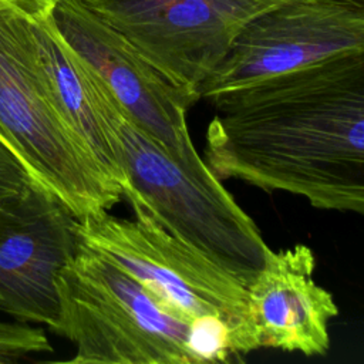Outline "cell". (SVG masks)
<instances>
[{
	"instance_id": "7a4b0ae2",
	"label": "cell",
	"mask_w": 364,
	"mask_h": 364,
	"mask_svg": "<svg viewBox=\"0 0 364 364\" xmlns=\"http://www.w3.org/2000/svg\"><path fill=\"white\" fill-rule=\"evenodd\" d=\"M55 334L71 364H200L235 357L220 324H192L125 270L78 243L57 276ZM236 358V357H235Z\"/></svg>"
},
{
	"instance_id": "52a82bcc",
	"label": "cell",
	"mask_w": 364,
	"mask_h": 364,
	"mask_svg": "<svg viewBox=\"0 0 364 364\" xmlns=\"http://www.w3.org/2000/svg\"><path fill=\"white\" fill-rule=\"evenodd\" d=\"M355 51H364V0H283L245 26L199 95L212 100Z\"/></svg>"
},
{
	"instance_id": "277c9868",
	"label": "cell",
	"mask_w": 364,
	"mask_h": 364,
	"mask_svg": "<svg viewBox=\"0 0 364 364\" xmlns=\"http://www.w3.org/2000/svg\"><path fill=\"white\" fill-rule=\"evenodd\" d=\"M0 142L75 218L122 198L60 108L41 65L31 18L0 0Z\"/></svg>"
},
{
	"instance_id": "9c48e42d",
	"label": "cell",
	"mask_w": 364,
	"mask_h": 364,
	"mask_svg": "<svg viewBox=\"0 0 364 364\" xmlns=\"http://www.w3.org/2000/svg\"><path fill=\"white\" fill-rule=\"evenodd\" d=\"M77 218L34 185L0 203V311L16 321L60 320L57 276L78 247Z\"/></svg>"
},
{
	"instance_id": "7c38bea8",
	"label": "cell",
	"mask_w": 364,
	"mask_h": 364,
	"mask_svg": "<svg viewBox=\"0 0 364 364\" xmlns=\"http://www.w3.org/2000/svg\"><path fill=\"white\" fill-rule=\"evenodd\" d=\"M43 328L21 321H0V364L17 363L36 353H51Z\"/></svg>"
},
{
	"instance_id": "30bf717a",
	"label": "cell",
	"mask_w": 364,
	"mask_h": 364,
	"mask_svg": "<svg viewBox=\"0 0 364 364\" xmlns=\"http://www.w3.org/2000/svg\"><path fill=\"white\" fill-rule=\"evenodd\" d=\"M316 256L306 245L266 253L247 284V320L256 348L306 357L326 355L330 323L338 314L333 294L313 277Z\"/></svg>"
},
{
	"instance_id": "6da1fadb",
	"label": "cell",
	"mask_w": 364,
	"mask_h": 364,
	"mask_svg": "<svg viewBox=\"0 0 364 364\" xmlns=\"http://www.w3.org/2000/svg\"><path fill=\"white\" fill-rule=\"evenodd\" d=\"M206 165L218 179L364 212V51L209 100Z\"/></svg>"
},
{
	"instance_id": "8fae6325",
	"label": "cell",
	"mask_w": 364,
	"mask_h": 364,
	"mask_svg": "<svg viewBox=\"0 0 364 364\" xmlns=\"http://www.w3.org/2000/svg\"><path fill=\"white\" fill-rule=\"evenodd\" d=\"M31 28L41 65L60 108L107 176L122 188L124 173L108 124L95 98L91 70L63 40L50 17L31 18Z\"/></svg>"
},
{
	"instance_id": "ba28073f",
	"label": "cell",
	"mask_w": 364,
	"mask_h": 364,
	"mask_svg": "<svg viewBox=\"0 0 364 364\" xmlns=\"http://www.w3.org/2000/svg\"><path fill=\"white\" fill-rule=\"evenodd\" d=\"M63 40L100 77L127 114L176 161L206 166L186 115L200 97L171 82L81 0H60L48 16Z\"/></svg>"
},
{
	"instance_id": "5bb4252c",
	"label": "cell",
	"mask_w": 364,
	"mask_h": 364,
	"mask_svg": "<svg viewBox=\"0 0 364 364\" xmlns=\"http://www.w3.org/2000/svg\"><path fill=\"white\" fill-rule=\"evenodd\" d=\"M33 20L47 18L60 0H6Z\"/></svg>"
},
{
	"instance_id": "8992f818",
	"label": "cell",
	"mask_w": 364,
	"mask_h": 364,
	"mask_svg": "<svg viewBox=\"0 0 364 364\" xmlns=\"http://www.w3.org/2000/svg\"><path fill=\"white\" fill-rule=\"evenodd\" d=\"M81 1L171 82L199 94L245 26L283 0Z\"/></svg>"
},
{
	"instance_id": "3957f363",
	"label": "cell",
	"mask_w": 364,
	"mask_h": 364,
	"mask_svg": "<svg viewBox=\"0 0 364 364\" xmlns=\"http://www.w3.org/2000/svg\"><path fill=\"white\" fill-rule=\"evenodd\" d=\"M91 74L124 173L122 198L247 287L269 250L253 219L208 165L191 168L172 158Z\"/></svg>"
},
{
	"instance_id": "4fadbf2b",
	"label": "cell",
	"mask_w": 364,
	"mask_h": 364,
	"mask_svg": "<svg viewBox=\"0 0 364 364\" xmlns=\"http://www.w3.org/2000/svg\"><path fill=\"white\" fill-rule=\"evenodd\" d=\"M34 185L23 164L0 142V203L23 195Z\"/></svg>"
},
{
	"instance_id": "5b68a950",
	"label": "cell",
	"mask_w": 364,
	"mask_h": 364,
	"mask_svg": "<svg viewBox=\"0 0 364 364\" xmlns=\"http://www.w3.org/2000/svg\"><path fill=\"white\" fill-rule=\"evenodd\" d=\"M131 209L134 219L108 210L77 218L78 243L125 270L188 323L223 326L236 358L257 350L247 320L246 287L144 210Z\"/></svg>"
}]
</instances>
